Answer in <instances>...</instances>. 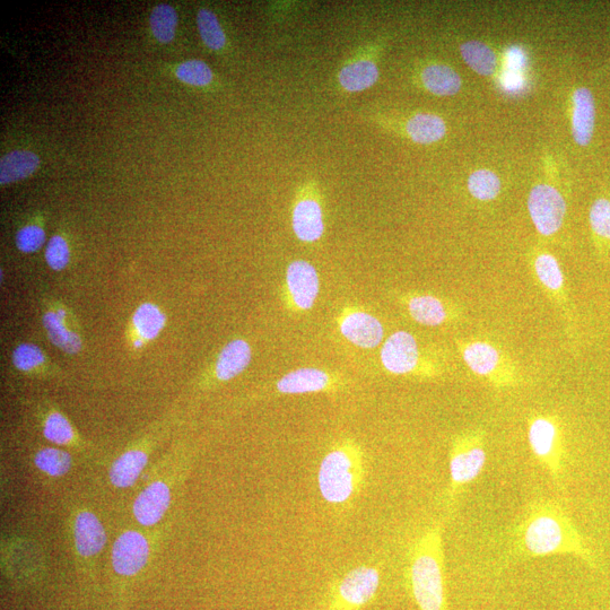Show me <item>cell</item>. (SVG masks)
Segmentation results:
<instances>
[{
    "instance_id": "1",
    "label": "cell",
    "mask_w": 610,
    "mask_h": 610,
    "mask_svg": "<svg viewBox=\"0 0 610 610\" xmlns=\"http://www.w3.org/2000/svg\"><path fill=\"white\" fill-rule=\"evenodd\" d=\"M513 549L520 556L538 559L570 555L596 568V557L570 514L557 500L542 499L529 505L513 533Z\"/></svg>"
},
{
    "instance_id": "2",
    "label": "cell",
    "mask_w": 610,
    "mask_h": 610,
    "mask_svg": "<svg viewBox=\"0 0 610 610\" xmlns=\"http://www.w3.org/2000/svg\"><path fill=\"white\" fill-rule=\"evenodd\" d=\"M406 579L421 610H449L442 525L430 527L415 540L408 553Z\"/></svg>"
},
{
    "instance_id": "3",
    "label": "cell",
    "mask_w": 610,
    "mask_h": 610,
    "mask_svg": "<svg viewBox=\"0 0 610 610\" xmlns=\"http://www.w3.org/2000/svg\"><path fill=\"white\" fill-rule=\"evenodd\" d=\"M365 481L364 453L353 439L336 442L322 458L318 470L321 498L343 510L357 499Z\"/></svg>"
},
{
    "instance_id": "4",
    "label": "cell",
    "mask_w": 610,
    "mask_h": 610,
    "mask_svg": "<svg viewBox=\"0 0 610 610\" xmlns=\"http://www.w3.org/2000/svg\"><path fill=\"white\" fill-rule=\"evenodd\" d=\"M456 346L467 368L494 389H512L524 382L518 362L490 339L457 338Z\"/></svg>"
},
{
    "instance_id": "5",
    "label": "cell",
    "mask_w": 610,
    "mask_h": 610,
    "mask_svg": "<svg viewBox=\"0 0 610 610\" xmlns=\"http://www.w3.org/2000/svg\"><path fill=\"white\" fill-rule=\"evenodd\" d=\"M380 360L383 369L399 377L435 379L446 372L443 357L425 350L406 330H398L387 338L381 348Z\"/></svg>"
},
{
    "instance_id": "6",
    "label": "cell",
    "mask_w": 610,
    "mask_h": 610,
    "mask_svg": "<svg viewBox=\"0 0 610 610\" xmlns=\"http://www.w3.org/2000/svg\"><path fill=\"white\" fill-rule=\"evenodd\" d=\"M487 461L486 431L482 427L453 435L450 442L449 472L446 501L455 507L459 496L481 476Z\"/></svg>"
},
{
    "instance_id": "7",
    "label": "cell",
    "mask_w": 610,
    "mask_h": 610,
    "mask_svg": "<svg viewBox=\"0 0 610 610\" xmlns=\"http://www.w3.org/2000/svg\"><path fill=\"white\" fill-rule=\"evenodd\" d=\"M527 426L531 453L554 481L560 483L569 458L561 417L551 413H533L528 417Z\"/></svg>"
},
{
    "instance_id": "8",
    "label": "cell",
    "mask_w": 610,
    "mask_h": 610,
    "mask_svg": "<svg viewBox=\"0 0 610 610\" xmlns=\"http://www.w3.org/2000/svg\"><path fill=\"white\" fill-rule=\"evenodd\" d=\"M530 268L540 289L560 312L571 345L577 346L579 343L577 311L559 260L549 252L540 250L531 256Z\"/></svg>"
},
{
    "instance_id": "9",
    "label": "cell",
    "mask_w": 610,
    "mask_h": 610,
    "mask_svg": "<svg viewBox=\"0 0 610 610\" xmlns=\"http://www.w3.org/2000/svg\"><path fill=\"white\" fill-rule=\"evenodd\" d=\"M380 582L377 566H356L331 586L325 610H362L376 598Z\"/></svg>"
},
{
    "instance_id": "10",
    "label": "cell",
    "mask_w": 610,
    "mask_h": 610,
    "mask_svg": "<svg viewBox=\"0 0 610 610\" xmlns=\"http://www.w3.org/2000/svg\"><path fill=\"white\" fill-rule=\"evenodd\" d=\"M398 299L409 318L425 327L452 326L465 317L463 305L431 293L408 292Z\"/></svg>"
},
{
    "instance_id": "11",
    "label": "cell",
    "mask_w": 610,
    "mask_h": 610,
    "mask_svg": "<svg viewBox=\"0 0 610 610\" xmlns=\"http://www.w3.org/2000/svg\"><path fill=\"white\" fill-rule=\"evenodd\" d=\"M528 211L537 232L549 238L562 229L568 204L559 190L540 183L530 191Z\"/></svg>"
},
{
    "instance_id": "12",
    "label": "cell",
    "mask_w": 610,
    "mask_h": 610,
    "mask_svg": "<svg viewBox=\"0 0 610 610\" xmlns=\"http://www.w3.org/2000/svg\"><path fill=\"white\" fill-rule=\"evenodd\" d=\"M320 292V280L315 266L305 260H295L286 269L283 300L293 312H305L315 307Z\"/></svg>"
},
{
    "instance_id": "13",
    "label": "cell",
    "mask_w": 610,
    "mask_h": 610,
    "mask_svg": "<svg viewBox=\"0 0 610 610\" xmlns=\"http://www.w3.org/2000/svg\"><path fill=\"white\" fill-rule=\"evenodd\" d=\"M338 329L348 342L363 350L377 348L385 337L381 321L370 312L347 307L338 317Z\"/></svg>"
},
{
    "instance_id": "14",
    "label": "cell",
    "mask_w": 610,
    "mask_h": 610,
    "mask_svg": "<svg viewBox=\"0 0 610 610\" xmlns=\"http://www.w3.org/2000/svg\"><path fill=\"white\" fill-rule=\"evenodd\" d=\"M344 381L336 374L318 368H301L286 373L276 382L275 390L281 395H307L341 389Z\"/></svg>"
},
{
    "instance_id": "15",
    "label": "cell",
    "mask_w": 610,
    "mask_h": 610,
    "mask_svg": "<svg viewBox=\"0 0 610 610\" xmlns=\"http://www.w3.org/2000/svg\"><path fill=\"white\" fill-rule=\"evenodd\" d=\"M150 557L147 539L137 531L129 530L121 534L112 547V566L124 577H134L144 569Z\"/></svg>"
},
{
    "instance_id": "16",
    "label": "cell",
    "mask_w": 610,
    "mask_h": 610,
    "mask_svg": "<svg viewBox=\"0 0 610 610\" xmlns=\"http://www.w3.org/2000/svg\"><path fill=\"white\" fill-rule=\"evenodd\" d=\"M171 502L170 487L156 481L144 488L134 502L133 512L139 524L151 527L158 524Z\"/></svg>"
},
{
    "instance_id": "17",
    "label": "cell",
    "mask_w": 610,
    "mask_h": 610,
    "mask_svg": "<svg viewBox=\"0 0 610 610\" xmlns=\"http://www.w3.org/2000/svg\"><path fill=\"white\" fill-rule=\"evenodd\" d=\"M572 135L581 147L590 145L596 127V101L588 87H579L573 93Z\"/></svg>"
},
{
    "instance_id": "18",
    "label": "cell",
    "mask_w": 610,
    "mask_h": 610,
    "mask_svg": "<svg viewBox=\"0 0 610 610\" xmlns=\"http://www.w3.org/2000/svg\"><path fill=\"white\" fill-rule=\"evenodd\" d=\"M74 539L78 554L97 556L107 543L106 530L101 521L90 511L77 514L74 522Z\"/></svg>"
},
{
    "instance_id": "19",
    "label": "cell",
    "mask_w": 610,
    "mask_h": 610,
    "mask_svg": "<svg viewBox=\"0 0 610 610\" xmlns=\"http://www.w3.org/2000/svg\"><path fill=\"white\" fill-rule=\"evenodd\" d=\"M292 225L299 240L307 243L317 242L325 232L321 206L313 199L301 200L293 209Z\"/></svg>"
},
{
    "instance_id": "20",
    "label": "cell",
    "mask_w": 610,
    "mask_h": 610,
    "mask_svg": "<svg viewBox=\"0 0 610 610\" xmlns=\"http://www.w3.org/2000/svg\"><path fill=\"white\" fill-rule=\"evenodd\" d=\"M252 360V350L244 339H234L223 347L217 356L214 376L217 381L226 382L240 376Z\"/></svg>"
},
{
    "instance_id": "21",
    "label": "cell",
    "mask_w": 610,
    "mask_h": 610,
    "mask_svg": "<svg viewBox=\"0 0 610 610\" xmlns=\"http://www.w3.org/2000/svg\"><path fill=\"white\" fill-rule=\"evenodd\" d=\"M68 313L64 308L50 310L42 317V324L50 342L67 354H77L82 350V338L68 326Z\"/></svg>"
},
{
    "instance_id": "22",
    "label": "cell",
    "mask_w": 610,
    "mask_h": 610,
    "mask_svg": "<svg viewBox=\"0 0 610 610\" xmlns=\"http://www.w3.org/2000/svg\"><path fill=\"white\" fill-rule=\"evenodd\" d=\"M589 224L599 255L610 260V198L599 197L591 205Z\"/></svg>"
},
{
    "instance_id": "23",
    "label": "cell",
    "mask_w": 610,
    "mask_h": 610,
    "mask_svg": "<svg viewBox=\"0 0 610 610\" xmlns=\"http://www.w3.org/2000/svg\"><path fill=\"white\" fill-rule=\"evenodd\" d=\"M147 461V453L143 450L126 451L111 467V483L118 488L133 486L147 465Z\"/></svg>"
},
{
    "instance_id": "24",
    "label": "cell",
    "mask_w": 610,
    "mask_h": 610,
    "mask_svg": "<svg viewBox=\"0 0 610 610\" xmlns=\"http://www.w3.org/2000/svg\"><path fill=\"white\" fill-rule=\"evenodd\" d=\"M40 159L31 151H13L0 160V183L16 182L28 178L39 167Z\"/></svg>"
},
{
    "instance_id": "25",
    "label": "cell",
    "mask_w": 610,
    "mask_h": 610,
    "mask_svg": "<svg viewBox=\"0 0 610 610\" xmlns=\"http://www.w3.org/2000/svg\"><path fill=\"white\" fill-rule=\"evenodd\" d=\"M167 325V317L158 305L143 303L139 305L133 316V326L143 342L154 341Z\"/></svg>"
},
{
    "instance_id": "26",
    "label": "cell",
    "mask_w": 610,
    "mask_h": 610,
    "mask_svg": "<svg viewBox=\"0 0 610 610\" xmlns=\"http://www.w3.org/2000/svg\"><path fill=\"white\" fill-rule=\"evenodd\" d=\"M422 81L427 90L439 97L455 95L463 85L460 75L446 65L426 67L422 73Z\"/></svg>"
},
{
    "instance_id": "27",
    "label": "cell",
    "mask_w": 610,
    "mask_h": 610,
    "mask_svg": "<svg viewBox=\"0 0 610 610\" xmlns=\"http://www.w3.org/2000/svg\"><path fill=\"white\" fill-rule=\"evenodd\" d=\"M379 69L371 60H359L344 67L339 73V83L348 92H361L377 83Z\"/></svg>"
},
{
    "instance_id": "28",
    "label": "cell",
    "mask_w": 610,
    "mask_h": 610,
    "mask_svg": "<svg viewBox=\"0 0 610 610\" xmlns=\"http://www.w3.org/2000/svg\"><path fill=\"white\" fill-rule=\"evenodd\" d=\"M406 130L415 143L432 144L446 135L447 126L440 117L421 113L408 121Z\"/></svg>"
},
{
    "instance_id": "29",
    "label": "cell",
    "mask_w": 610,
    "mask_h": 610,
    "mask_svg": "<svg viewBox=\"0 0 610 610\" xmlns=\"http://www.w3.org/2000/svg\"><path fill=\"white\" fill-rule=\"evenodd\" d=\"M460 54L473 71L482 76H491L495 72L498 59L495 52L481 41H468L461 45Z\"/></svg>"
},
{
    "instance_id": "30",
    "label": "cell",
    "mask_w": 610,
    "mask_h": 610,
    "mask_svg": "<svg viewBox=\"0 0 610 610\" xmlns=\"http://www.w3.org/2000/svg\"><path fill=\"white\" fill-rule=\"evenodd\" d=\"M34 464L42 473L50 477H61L71 470L72 457L66 451L45 448L38 451L36 457H34Z\"/></svg>"
},
{
    "instance_id": "31",
    "label": "cell",
    "mask_w": 610,
    "mask_h": 610,
    "mask_svg": "<svg viewBox=\"0 0 610 610\" xmlns=\"http://www.w3.org/2000/svg\"><path fill=\"white\" fill-rule=\"evenodd\" d=\"M502 183L490 170H478L470 174L468 190L470 195L481 202H491L501 193Z\"/></svg>"
},
{
    "instance_id": "32",
    "label": "cell",
    "mask_w": 610,
    "mask_h": 610,
    "mask_svg": "<svg viewBox=\"0 0 610 610\" xmlns=\"http://www.w3.org/2000/svg\"><path fill=\"white\" fill-rule=\"evenodd\" d=\"M152 32L160 42L168 43L173 40L178 24L176 10L170 5L161 4L153 8L150 16Z\"/></svg>"
},
{
    "instance_id": "33",
    "label": "cell",
    "mask_w": 610,
    "mask_h": 610,
    "mask_svg": "<svg viewBox=\"0 0 610 610\" xmlns=\"http://www.w3.org/2000/svg\"><path fill=\"white\" fill-rule=\"evenodd\" d=\"M197 24L200 37L208 48L220 50L225 46V34L212 11L202 8L197 14Z\"/></svg>"
},
{
    "instance_id": "34",
    "label": "cell",
    "mask_w": 610,
    "mask_h": 610,
    "mask_svg": "<svg viewBox=\"0 0 610 610\" xmlns=\"http://www.w3.org/2000/svg\"><path fill=\"white\" fill-rule=\"evenodd\" d=\"M45 438L59 446H68L75 441V431L73 426L64 415L51 413L46 418L42 427Z\"/></svg>"
},
{
    "instance_id": "35",
    "label": "cell",
    "mask_w": 610,
    "mask_h": 610,
    "mask_svg": "<svg viewBox=\"0 0 610 610\" xmlns=\"http://www.w3.org/2000/svg\"><path fill=\"white\" fill-rule=\"evenodd\" d=\"M176 74L180 81L194 86H206L213 80L212 69L197 59L180 64Z\"/></svg>"
},
{
    "instance_id": "36",
    "label": "cell",
    "mask_w": 610,
    "mask_h": 610,
    "mask_svg": "<svg viewBox=\"0 0 610 610\" xmlns=\"http://www.w3.org/2000/svg\"><path fill=\"white\" fill-rule=\"evenodd\" d=\"M46 363V355L34 344H21L13 352V364L17 370L32 372Z\"/></svg>"
},
{
    "instance_id": "37",
    "label": "cell",
    "mask_w": 610,
    "mask_h": 610,
    "mask_svg": "<svg viewBox=\"0 0 610 610\" xmlns=\"http://www.w3.org/2000/svg\"><path fill=\"white\" fill-rule=\"evenodd\" d=\"M46 241V233L39 225H26L16 234V247L25 254L36 252Z\"/></svg>"
},
{
    "instance_id": "38",
    "label": "cell",
    "mask_w": 610,
    "mask_h": 610,
    "mask_svg": "<svg viewBox=\"0 0 610 610\" xmlns=\"http://www.w3.org/2000/svg\"><path fill=\"white\" fill-rule=\"evenodd\" d=\"M69 259H71V251H69L66 240L60 235H54L48 242L46 249L48 266L59 272V270L66 268Z\"/></svg>"
},
{
    "instance_id": "39",
    "label": "cell",
    "mask_w": 610,
    "mask_h": 610,
    "mask_svg": "<svg viewBox=\"0 0 610 610\" xmlns=\"http://www.w3.org/2000/svg\"><path fill=\"white\" fill-rule=\"evenodd\" d=\"M526 65V57L524 51L518 48H513L508 51L507 54V66L508 71L513 73H519Z\"/></svg>"
},
{
    "instance_id": "40",
    "label": "cell",
    "mask_w": 610,
    "mask_h": 610,
    "mask_svg": "<svg viewBox=\"0 0 610 610\" xmlns=\"http://www.w3.org/2000/svg\"><path fill=\"white\" fill-rule=\"evenodd\" d=\"M504 86H507L510 90H516L521 87L522 78L519 73L507 72L503 77Z\"/></svg>"
},
{
    "instance_id": "41",
    "label": "cell",
    "mask_w": 610,
    "mask_h": 610,
    "mask_svg": "<svg viewBox=\"0 0 610 610\" xmlns=\"http://www.w3.org/2000/svg\"><path fill=\"white\" fill-rule=\"evenodd\" d=\"M133 345L135 348H142L144 345V342L141 341V339H136V341H134Z\"/></svg>"
}]
</instances>
